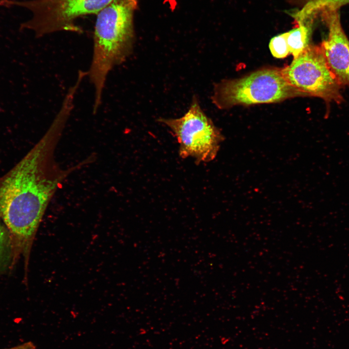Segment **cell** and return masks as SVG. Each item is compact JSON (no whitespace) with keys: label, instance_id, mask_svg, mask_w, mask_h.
Masks as SVG:
<instances>
[{"label":"cell","instance_id":"6da1fadb","mask_svg":"<svg viewBox=\"0 0 349 349\" xmlns=\"http://www.w3.org/2000/svg\"><path fill=\"white\" fill-rule=\"evenodd\" d=\"M70 114L61 108L40 140L0 178V220L9 232L13 267L23 258L24 270H29L33 243L52 197L68 176L95 159L90 156L65 169L55 161V150Z\"/></svg>","mask_w":349,"mask_h":349},{"label":"cell","instance_id":"7a4b0ae2","mask_svg":"<svg viewBox=\"0 0 349 349\" xmlns=\"http://www.w3.org/2000/svg\"><path fill=\"white\" fill-rule=\"evenodd\" d=\"M138 0H113L97 14L91 64L87 76L95 94L93 112L101 104L107 76L131 54L134 43V15Z\"/></svg>","mask_w":349,"mask_h":349},{"label":"cell","instance_id":"3957f363","mask_svg":"<svg viewBox=\"0 0 349 349\" xmlns=\"http://www.w3.org/2000/svg\"><path fill=\"white\" fill-rule=\"evenodd\" d=\"M306 95L291 85L281 68L266 67L215 85L212 101L220 109L237 105L276 103Z\"/></svg>","mask_w":349,"mask_h":349},{"label":"cell","instance_id":"277c9868","mask_svg":"<svg viewBox=\"0 0 349 349\" xmlns=\"http://www.w3.org/2000/svg\"><path fill=\"white\" fill-rule=\"evenodd\" d=\"M112 0H8L7 5L23 7L32 12L31 18L22 23L19 29L31 30L39 38L62 31L82 33L76 20L88 15H97Z\"/></svg>","mask_w":349,"mask_h":349},{"label":"cell","instance_id":"5b68a950","mask_svg":"<svg viewBox=\"0 0 349 349\" xmlns=\"http://www.w3.org/2000/svg\"><path fill=\"white\" fill-rule=\"evenodd\" d=\"M158 121L167 126L176 138L179 144V156L183 159L192 158L198 164L213 160L224 139L220 131L201 109L195 96L183 116L160 118Z\"/></svg>","mask_w":349,"mask_h":349},{"label":"cell","instance_id":"8992f818","mask_svg":"<svg viewBox=\"0 0 349 349\" xmlns=\"http://www.w3.org/2000/svg\"><path fill=\"white\" fill-rule=\"evenodd\" d=\"M281 71L286 80L306 96L337 104L344 100L342 85L328 66L319 46L309 45Z\"/></svg>","mask_w":349,"mask_h":349},{"label":"cell","instance_id":"52a82bcc","mask_svg":"<svg viewBox=\"0 0 349 349\" xmlns=\"http://www.w3.org/2000/svg\"><path fill=\"white\" fill-rule=\"evenodd\" d=\"M328 35L319 46L340 84L349 87V39L341 23L339 9L323 10Z\"/></svg>","mask_w":349,"mask_h":349},{"label":"cell","instance_id":"ba28073f","mask_svg":"<svg viewBox=\"0 0 349 349\" xmlns=\"http://www.w3.org/2000/svg\"><path fill=\"white\" fill-rule=\"evenodd\" d=\"M311 27L303 24L286 33V40L290 54L297 57L310 44Z\"/></svg>","mask_w":349,"mask_h":349},{"label":"cell","instance_id":"9c48e42d","mask_svg":"<svg viewBox=\"0 0 349 349\" xmlns=\"http://www.w3.org/2000/svg\"><path fill=\"white\" fill-rule=\"evenodd\" d=\"M12 249L9 232L0 220V275L8 269L10 270Z\"/></svg>","mask_w":349,"mask_h":349},{"label":"cell","instance_id":"30bf717a","mask_svg":"<svg viewBox=\"0 0 349 349\" xmlns=\"http://www.w3.org/2000/svg\"><path fill=\"white\" fill-rule=\"evenodd\" d=\"M272 55L276 58H284L289 54L286 32L273 37L269 44Z\"/></svg>","mask_w":349,"mask_h":349},{"label":"cell","instance_id":"8fae6325","mask_svg":"<svg viewBox=\"0 0 349 349\" xmlns=\"http://www.w3.org/2000/svg\"><path fill=\"white\" fill-rule=\"evenodd\" d=\"M349 3V0H310L307 5L308 13L311 14L326 9H339Z\"/></svg>","mask_w":349,"mask_h":349},{"label":"cell","instance_id":"7c38bea8","mask_svg":"<svg viewBox=\"0 0 349 349\" xmlns=\"http://www.w3.org/2000/svg\"><path fill=\"white\" fill-rule=\"evenodd\" d=\"M8 349H36V348L32 343L29 342Z\"/></svg>","mask_w":349,"mask_h":349}]
</instances>
